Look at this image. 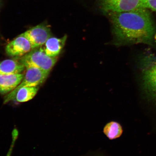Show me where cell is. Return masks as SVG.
Wrapping results in <instances>:
<instances>
[{
	"mask_svg": "<svg viewBox=\"0 0 156 156\" xmlns=\"http://www.w3.org/2000/svg\"><path fill=\"white\" fill-rule=\"evenodd\" d=\"M25 66L19 61L15 59H6L0 62V74L4 75H16L24 71Z\"/></svg>",
	"mask_w": 156,
	"mask_h": 156,
	"instance_id": "10",
	"label": "cell"
},
{
	"mask_svg": "<svg viewBox=\"0 0 156 156\" xmlns=\"http://www.w3.org/2000/svg\"><path fill=\"white\" fill-rule=\"evenodd\" d=\"M141 6L156 11V0H141Z\"/></svg>",
	"mask_w": 156,
	"mask_h": 156,
	"instance_id": "13",
	"label": "cell"
},
{
	"mask_svg": "<svg viewBox=\"0 0 156 156\" xmlns=\"http://www.w3.org/2000/svg\"><path fill=\"white\" fill-rule=\"evenodd\" d=\"M154 39L156 41V33L154 35Z\"/></svg>",
	"mask_w": 156,
	"mask_h": 156,
	"instance_id": "14",
	"label": "cell"
},
{
	"mask_svg": "<svg viewBox=\"0 0 156 156\" xmlns=\"http://www.w3.org/2000/svg\"><path fill=\"white\" fill-rule=\"evenodd\" d=\"M67 39L66 35L61 38L50 37L40 48L50 57L56 58L62 51Z\"/></svg>",
	"mask_w": 156,
	"mask_h": 156,
	"instance_id": "8",
	"label": "cell"
},
{
	"mask_svg": "<svg viewBox=\"0 0 156 156\" xmlns=\"http://www.w3.org/2000/svg\"><path fill=\"white\" fill-rule=\"evenodd\" d=\"M24 37L30 43L32 49L40 47L52 37L49 26L46 23L37 25L20 35Z\"/></svg>",
	"mask_w": 156,
	"mask_h": 156,
	"instance_id": "5",
	"label": "cell"
},
{
	"mask_svg": "<svg viewBox=\"0 0 156 156\" xmlns=\"http://www.w3.org/2000/svg\"><path fill=\"white\" fill-rule=\"evenodd\" d=\"M39 88V86L21 88L17 91L15 99L17 102L20 103L30 101L36 95Z\"/></svg>",
	"mask_w": 156,
	"mask_h": 156,
	"instance_id": "11",
	"label": "cell"
},
{
	"mask_svg": "<svg viewBox=\"0 0 156 156\" xmlns=\"http://www.w3.org/2000/svg\"><path fill=\"white\" fill-rule=\"evenodd\" d=\"M26 68V73L22 81L13 90L5 97L4 104L14 100L17 91L21 88L39 86L43 83L50 73L36 67Z\"/></svg>",
	"mask_w": 156,
	"mask_h": 156,
	"instance_id": "4",
	"label": "cell"
},
{
	"mask_svg": "<svg viewBox=\"0 0 156 156\" xmlns=\"http://www.w3.org/2000/svg\"><path fill=\"white\" fill-rule=\"evenodd\" d=\"M32 50L30 43L24 37L20 36L7 44L6 53L11 57H22Z\"/></svg>",
	"mask_w": 156,
	"mask_h": 156,
	"instance_id": "7",
	"label": "cell"
},
{
	"mask_svg": "<svg viewBox=\"0 0 156 156\" xmlns=\"http://www.w3.org/2000/svg\"><path fill=\"white\" fill-rule=\"evenodd\" d=\"M142 91L148 99L156 103V55L142 54L139 60Z\"/></svg>",
	"mask_w": 156,
	"mask_h": 156,
	"instance_id": "2",
	"label": "cell"
},
{
	"mask_svg": "<svg viewBox=\"0 0 156 156\" xmlns=\"http://www.w3.org/2000/svg\"><path fill=\"white\" fill-rule=\"evenodd\" d=\"M24 76L23 73L12 75L0 74V94H5L13 90L21 82Z\"/></svg>",
	"mask_w": 156,
	"mask_h": 156,
	"instance_id": "9",
	"label": "cell"
},
{
	"mask_svg": "<svg viewBox=\"0 0 156 156\" xmlns=\"http://www.w3.org/2000/svg\"><path fill=\"white\" fill-rule=\"evenodd\" d=\"M99 7L103 12H122L141 7V0H99Z\"/></svg>",
	"mask_w": 156,
	"mask_h": 156,
	"instance_id": "6",
	"label": "cell"
},
{
	"mask_svg": "<svg viewBox=\"0 0 156 156\" xmlns=\"http://www.w3.org/2000/svg\"><path fill=\"white\" fill-rule=\"evenodd\" d=\"M107 14L112 23L116 45L153 44L155 27L149 9L141 7Z\"/></svg>",
	"mask_w": 156,
	"mask_h": 156,
	"instance_id": "1",
	"label": "cell"
},
{
	"mask_svg": "<svg viewBox=\"0 0 156 156\" xmlns=\"http://www.w3.org/2000/svg\"><path fill=\"white\" fill-rule=\"evenodd\" d=\"M123 132L122 126L119 123L112 122L107 123L103 129V132L110 140L119 137Z\"/></svg>",
	"mask_w": 156,
	"mask_h": 156,
	"instance_id": "12",
	"label": "cell"
},
{
	"mask_svg": "<svg viewBox=\"0 0 156 156\" xmlns=\"http://www.w3.org/2000/svg\"><path fill=\"white\" fill-rule=\"evenodd\" d=\"M57 57L47 55L40 48L34 49L20 58L19 61L26 68L36 67L50 73L57 62Z\"/></svg>",
	"mask_w": 156,
	"mask_h": 156,
	"instance_id": "3",
	"label": "cell"
},
{
	"mask_svg": "<svg viewBox=\"0 0 156 156\" xmlns=\"http://www.w3.org/2000/svg\"><path fill=\"white\" fill-rule=\"evenodd\" d=\"M2 0H0V5H1Z\"/></svg>",
	"mask_w": 156,
	"mask_h": 156,
	"instance_id": "15",
	"label": "cell"
}]
</instances>
